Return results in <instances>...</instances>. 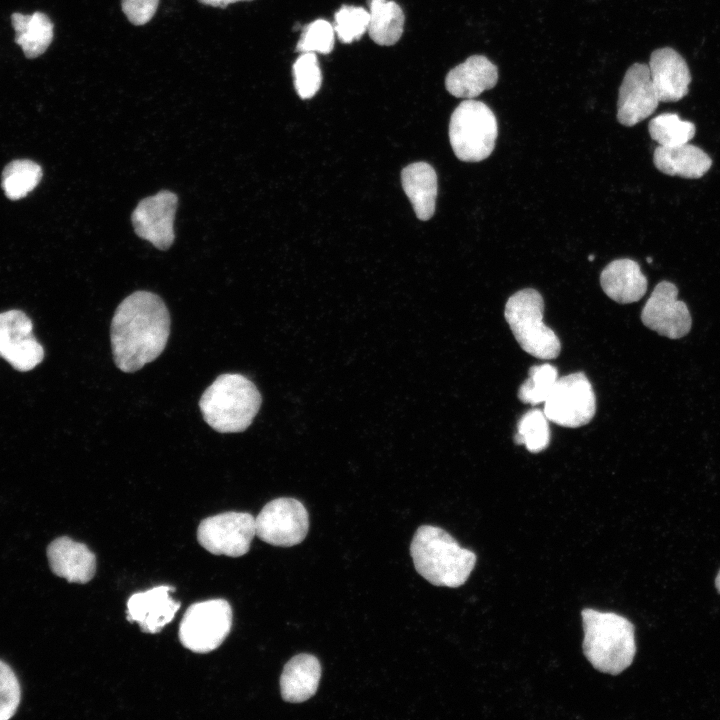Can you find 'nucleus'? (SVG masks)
<instances>
[{
	"instance_id": "nucleus-1",
	"label": "nucleus",
	"mask_w": 720,
	"mask_h": 720,
	"mask_svg": "<svg viewBox=\"0 0 720 720\" xmlns=\"http://www.w3.org/2000/svg\"><path fill=\"white\" fill-rule=\"evenodd\" d=\"M170 315L155 293L135 291L117 306L110 326L111 349L117 368L126 373L140 370L165 349Z\"/></svg>"
},
{
	"instance_id": "nucleus-2",
	"label": "nucleus",
	"mask_w": 720,
	"mask_h": 720,
	"mask_svg": "<svg viewBox=\"0 0 720 720\" xmlns=\"http://www.w3.org/2000/svg\"><path fill=\"white\" fill-rule=\"evenodd\" d=\"M410 554L416 571L435 586L457 588L469 578L477 556L445 530L420 526L411 541Z\"/></svg>"
},
{
	"instance_id": "nucleus-3",
	"label": "nucleus",
	"mask_w": 720,
	"mask_h": 720,
	"mask_svg": "<svg viewBox=\"0 0 720 720\" xmlns=\"http://www.w3.org/2000/svg\"><path fill=\"white\" fill-rule=\"evenodd\" d=\"M584 629L583 653L598 671L618 675L634 659V626L614 612L586 608L581 612Z\"/></svg>"
},
{
	"instance_id": "nucleus-4",
	"label": "nucleus",
	"mask_w": 720,
	"mask_h": 720,
	"mask_svg": "<svg viewBox=\"0 0 720 720\" xmlns=\"http://www.w3.org/2000/svg\"><path fill=\"white\" fill-rule=\"evenodd\" d=\"M261 403V394L251 380L225 373L203 392L199 408L204 421L217 432L238 433L251 425Z\"/></svg>"
},
{
	"instance_id": "nucleus-5",
	"label": "nucleus",
	"mask_w": 720,
	"mask_h": 720,
	"mask_svg": "<svg viewBox=\"0 0 720 720\" xmlns=\"http://www.w3.org/2000/svg\"><path fill=\"white\" fill-rule=\"evenodd\" d=\"M544 301L533 288L517 291L509 297L504 309L505 319L520 347L542 360L560 354L561 343L555 332L543 322Z\"/></svg>"
},
{
	"instance_id": "nucleus-6",
	"label": "nucleus",
	"mask_w": 720,
	"mask_h": 720,
	"mask_svg": "<svg viewBox=\"0 0 720 720\" xmlns=\"http://www.w3.org/2000/svg\"><path fill=\"white\" fill-rule=\"evenodd\" d=\"M498 125L493 111L483 102L465 99L453 111L449 140L455 156L464 162H480L494 150Z\"/></svg>"
},
{
	"instance_id": "nucleus-7",
	"label": "nucleus",
	"mask_w": 720,
	"mask_h": 720,
	"mask_svg": "<svg viewBox=\"0 0 720 720\" xmlns=\"http://www.w3.org/2000/svg\"><path fill=\"white\" fill-rule=\"evenodd\" d=\"M232 609L224 599H212L192 604L184 613L179 626V640L195 653H209L217 649L230 633Z\"/></svg>"
},
{
	"instance_id": "nucleus-8",
	"label": "nucleus",
	"mask_w": 720,
	"mask_h": 720,
	"mask_svg": "<svg viewBox=\"0 0 720 720\" xmlns=\"http://www.w3.org/2000/svg\"><path fill=\"white\" fill-rule=\"evenodd\" d=\"M544 403L547 419L568 428L589 423L596 411L595 394L583 372L558 378Z\"/></svg>"
},
{
	"instance_id": "nucleus-9",
	"label": "nucleus",
	"mask_w": 720,
	"mask_h": 720,
	"mask_svg": "<svg viewBox=\"0 0 720 720\" xmlns=\"http://www.w3.org/2000/svg\"><path fill=\"white\" fill-rule=\"evenodd\" d=\"M255 535V517L236 511L207 517L197 530V540L203 548L214 555L230 557L246 554Z\"/></svg>"
},
{
	"instance_id": "nucleus-10",
	"label": "nucleus",
	"mask_w": 720,
	"mask_h": 720,
	"mask_svg": "<svg viewBox=\"0 0 720 720\" xmlns=\"http://www.w3.org/2000/svg\"><path fill=\"white\" fill-rule=\"evenodd\" d=\"M256 535L273 546L301 543L309 529V514L297 499L280 497L269 501L255 518Z\"/></svg>"
},
{
	"instance_id": "nucleus-11",
	"label": "nucleus",
	"mask_w": 720,
	"mask_h": 720,
	"mask_svg": "<svg viewBox=\"0 0 720 720\" xmlns=\"http://www.w3.org/2000/svg\"><path fill=\"white\" fill-rule=\"evenodd\" d=\"M32 330V321L24 312L0 313V357L21 372L32 370L44 358V349Z\"/></svg>"
},
{
	"instance_id": "nucleus-12",
	"label": "nucleus",
	"mask_w": 720,
	"mask_h": 720,
	"mask_svg": "<svg viewBox=\"0 0 720 720\" xmlns=\"http://www.w3.org/2000/svg\"><path fill=\"white\" fill-rule=\"evenodd\" d=\"M642 323L670 339L689 333L692 319L687 305L678 299L677 287L668 281L656 285L641 312Z\"/></svg>"
},
{
	"instance_id": "nucleus-13",
	"label": "nucleus",
	"mask_w": 720,
	"mask_h": 720,
	"mask_svg": "<svg viewBox=\"0 0 720 720\" xmlns=\"http://www.w3.org/2000/svg\"><path fill=\"white\" fill-rule=\"evenodd\" d=\"M177 204V195L169 190H161L139 201L131 215L135 233L158 249H168L175 239Z\"/></svg>"
},
{
	"instance_id": "nucleus-14",
	"label": "nucleus",
	"mask_w": 720,
	"mask_h": 720,
	"mask_svg": "<svg viewBox=\"0 0 720 720\" xmlns=\"http://www.w3.org/2000/svg\"><path fill=\"white\" fill-rule=\"evenodd\" d=\"M659 102L648 65L644 63L631 65L619 88L618 122L632 127L648 118L657 109Z\"/></svg>"
},
{
	"instance_id": "nucleus-15",
	"label": "nucleus",
	"mask_w": 720,
	"mask_h": 720,
	"mask_svg": "<svg viewBox=\"0 0 720 720\" xmlns=\"http://www.w3.org/2000/svg\"><path fill=\"white\" fill-rule=\"evenodd\" d=\"M174 590L162 585L133 594L127 601V620L138 623L145 633L160 632L180 608V602L169 595Z\"/></svg>"
},
{
	"instance_id": "nucleus-16",
	"label": "nucleus",
	"mask_w": 720,
	"mask_h": 720,
	"mask_svg": "<svg viewBox=\"0 0 720 720\" xmlns=\"http://www.w3.org/2000/svg\"><path fill=\"white\" fill-rule=\"evenodd\" d=\"M650 76L660 102H676L687 95L691 75L684 58L674 49H656L648 64Z\"/></svg>"
},
{
	"instance_id": "nucleus-17",
	"label": "nucleus",
	"mask_w": 720,
	"mask_h": 720,
	"mask_svg": "<svg viewBox=\"0 0 720 720\" xmlns=\"http://www.w3.org/2000/svg\"><path fill=\"white\" fill-rule=\"evenodd\" d=\"M52 572L71 583H87L95 575L96 557L83 543L62 536L47 547Z\"/></svg>"
},
{
	"instance_id": "nucleus-18",
	"label": "nucleus",
	"mask_w": 720,
	"mask_h": 720,
	"mask_svg": "<svg viewBox=\"0 0 720 720\" xmlns=\"http://www.w3.org/2000/svg\"><path fill=\"white\" fill-rule=\"evenodd\" d=\"M498 81L496 65L483 55H473L446 75V90L453 96L473 99L493 88Z\"/></svg>"
},
{
	"instance_id": "nucleus-19",
	"label": "nucleus",
	"mask_w": 720,
	"mask_h": 720,
	"mask_svg": "<svg viewBox=\"0 0 720 720\" xmlns=\"http://www.w3.org/2000/svg\"><path fill=\"white\" fill-rule=\"evenodd\" d=\"M600 284L610 299L621 304L640 300L647 290V278L638 263L628 258L610 262L601 272Z\"/></svg>"
},
{
	"instance_id": "nucleus-20",
	"label": "nucleus",
	"mask_w": 720,
	"mask_h": 720,
	"mask_svg": "<svg viewBox=\"0 0 720 720\" xmlns=\"http://www.w3.org/2000/svg\"><path fill=\"white\" fill-rule=\"evenodd\" d=\"M321 678L319 660L311 654L292 657L280 676V691L284 701L301 703L316 693Z\"/></svg>"
},
{
	"instance_id": "nucleus-21",
	"label": "nucleus",
	"mask_w": 720,
	"mask_h": 720,
	"mask_svg": "<svg viewBox=\"0 0 720 720\" xmlns=\"http://www.w3.org/2000/svg\"><path fill=\"white\" fill-rule=\"evenodd\" d=\"M653 162L662 173L687 179L701 178L712 166L709 155L689 142L672 147H656Z\"/></svg>"
},
{
	"instance_id": "nucleus-22",
	"label": "nucleus",
	"mask_w": 720,
	"mask_h": 720,
	"mask_svg": "<svg viewBox=\"0 0 720 720\" xmlns=\"http://www.w3.org/2000/svg\"><path fill=\"white\" fill-rule=\"evenodd\" d=\"M402 187L418 219L429 220L435 212L437 174L426 162L411 163L401 172Z\"/></svg>"
},
{
	"instance_id": "nucleus-23",
	"label": "nucleus",
	"mask_w": 720,
	"mask_h": 720,
	"mask_svg": "<svg viewBox=\"0 0 720 720\" xmlns=\"http://www.w3.org/2000/svg\"><path fill=\"white\" fill-rule=\"evenodd\" d=\"M11 24L15 31V42L28 59H35L45 53L53 40L54 24L43 12L36 11L30 15L15 12L11 15Z\"/></svg>"
},
{
	"instance_id": "nucleus-24",
	"label": "nucleus",
	"mask_w": 720,
	"mask_h": 720,
	"mask_svg": "<svg viewBox=\"0 0 720 720\" xmlns=\"http://www.w3.org/2000/svg\"><path fill=\"white\" fill-rule=\"evenodd\" d=\"M369 7L368 33L378 45L391 46L398 42L404 30L405 16L394 1L367 0Z\"/></svg>"
},
{
	"instance_id": "nucleus-25",
	"label": "nucleus",
	"mask_w": 720,
	"mask_h": 720,
	"mask_svg": "<svg viewBox=\"0 0 720 720\" xmlns=\"http://www.w3.org/2000/svg\"><path fill=\"white\" fill-rule=\"evenodd\" d=\"M42 177L41 167L32 160L11 161L2 172L1 186L11 200L25 197L39 183Z\"/></svg>"
},
{
	"instance_id": "nucleus-26",
	"label": "nucleus",
	"mask_w": 720,
	"mask_h": 720,
	"mask_svg": "<svg viewBox=\"0 0 720 720\" xmlns=\"http://www.w3.org/2000/svg\"><path fill=\"white\" fill-rule=\"evenodd\" d=\"M648 130L659 146L672 147L688 143L695 135L696 127L692 122L682 120L677 114L663 113L649 122Z\"/></svg>"
},
{
	"instance_id": "nucleus-27",
	"label": "nucleus",
	"mask_w": 720,
	"mask_h": 720,
	"mask_svg": "<svg viewBox=\"0 0 720 720\" xmlns=\"http://www.w3.org/2000/svg\"><path fill=\"white\" fill-rule=\"evenodd\" d=\"M514 442L517 445H525L531 453H539L547 448L550 442V429L543 411L532 409L520 418Z\"/></svg>"
},
{
	"instance_id": "nucleus-28",
	"label": "nucleus",
	"mask_w": 720,
	"mask_h": 720,
	"mask_svg": "<svg viewBox=\"0 0 720 720\" xmlns=\"http://www.w3.org/2000/svg\"><path fill=\"white\" fill-rule=\"evenodd\" d=\"M529 377L518 390V398L523 402L536 405L545 402L557 379V369L548 363L532 366Z\"/></svg>"
},
{
	"instance_id": "nucleus-29",
	"label": "nucleus",
	"mask_w": 720,
	"mask_h": 720,
	"mask_svg": "<svg viewBox=\"0 0 720 720\" xmlns=\"http://www.w3.org/2000/svg\"><path fill=\"white\" fill-rule=\"evenodd\" d=\"M292 73L301 99L312 98L320 89L322 73L315 53H302L293 64Z\"/></svg>"
},
{
	"instance_id": "nucleus-30",
	"label": "nucleus",
	"mask_w": 720,
	"mask_h": 720,
	"mask_svg": "<svg viewBox=\"0 0 720 720\" xmlns=\"http://www.w3.org/2000/svg\"><path fill=\"white\" fill-rule=\"evenodd\" d=\"M369 12L360 6L342 5L335 13L334 31L343 43L359 40L368 30Z\"/></svg>"
},
{
	"instance_id": "nucleus-31",
	"label": "nucleus",
	"mask_w": 720,
	"mask_h": 720,
	"mask_svg": "<svg viewBox=\"0 0 720 720\" xmlns=\"http://www.w3.org/2000/svg\"><path fill=\"white\" fill-rule=\"evenodd\" d=\"M334 42V27L324 19H317L303 28L296 51L329 54L334 48Z\"/></svg>"
},
{
	"instance_id": "nucleus-32",
	"label": "nucleus",
	"mask_w": 720,
	"mask_h": 720,
	"mask_svg": "<svg viewBox=\"0 0 720 720\" xmlns=\"http://www.w3.org/2000/svg\"><path fill=\"white\" fill-rule=\"evenodd\" d=\"M20 699V684L14 671L0 660V720H8L15 714Z\"/></svg>"
},
{
	"instance_id": "nucleus-33",
	"label": "nucleus",
	"mask_w": 720,
	"mask_h": 720,
	"mask_svg": "<svg viewBox=\"0 0 720 720\" xmlns=\"http://www.w3.org/2000/svg\"><path fill=\"white\" fill-rule=\"evenodd\" d=\"M159 0H121L122 11L130 23L141 26L155 15Z\"/></svg>"
},
{
	"instance_id": "nucleus-34",
	"label": "nucleus",
	"mask_w": 720,
	"mask_h": 720,
	"mask_svg": "<svg viewBox=\"0 0 720 720\" xmlns=\"http://www.w3.org/2000/svg\"><path fill=\"white\" fill-rule=\"evenodd\" d=\"M201 4L210 5L213 7L226 8L229 4H233L241 1H252V0H197Z\"/></svg>"
},
{
	"instance_id": "nucleus-35",
	"label": "nucleus",
	"mask_w": 720,
	"mask_h": 720,
	"mask_svg": "<svg viewBox=\"0 0 720 720\" xmlns=\"http://www.w3.org/2000/svg\"><path fill=\"white\" fill-rule=\"evenodd\" d=\"M715 586L720 593V570L717 573L716 579H715Z\"/></svg>"
},
{
	"instance_id": "nucleus-36",
	"label": "nucleus",
	"mask_w": 720,
	"mask_h": 720,
	"mask_svg": "<svg viewBox=\"0 0 720 720\" xmlns=\"http://www.w3.org/2000/svg\"><path fill=\"white\" fill-rule=\"evenodd\" d=\"M594 258H595L594 255H589L588 260H589V261H593Z\"/></svg>"
},
{
	"instance_id": "nucleus-37",
	"label": "nucleus",
	"mask_w": 720,
	"mask_h": 720,
	"mask_svg": "<svg viewBox=\"0 0 720 720\" xmlns=\"http://www.w3.org/2000/svg\"><path fill=\"white\" fill-rule=\"evenodd\" d=\"M646 260H647V262H649V263H651V262H652V258H650V257H647V259H646Z\"/></svg>"
}]
</instances>
